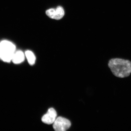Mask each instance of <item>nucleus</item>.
Returning <instances> with one entry per match:
<instances>
[{
    "label": "nucleus",
    "instance_id": "1",
    "mask_svg": "<svg viewBox=\"0 0 131 131\" xmlns=\"http://www.w3.org/2000/svg\"><path fill=\"white\" fill-rule=\"evenodd\" d=\"M108 66L114 76L123 78L129 77L131 74V61L124 58L116 57L111 59Z\"/></svg>",
    "mask_w": 131,
    "mask_h": 131
},
{
    "label": "nucleus",
    "instance_id": "2",
    "mask_svg": "<svg viewBox=\"0 0 131 131\" xmlns=\"http://www.w3.org/2000/svg\"><path fill=\"white\" fill-rule=\"evenodd\" d=\"M1 58L3 61L9 62L12 61L13 57L15 53L16 47L12 42L6 40L1 42Z\"/></svg>",
    "mask_w": 131,
    "mask_h": 131
},
{
    "label": "nucleus",
    "instance_id": "3",
    "mask_svg": "<svg viewBox=\"0 0 131 131\" xmlns=\"http://www.w3.org/2000/svg\"><path fill=\"white\" fill-rule=\"evenodd\" d=\"M71 123L68 119L61 117H57L53 123V128L56 131H65L71 126Z\"/></svg>",
    "mask_w": 131,
    "mask_h": 131
},
{
    "label": "nucleus",
    "instance_id": "4",
    "mask_svg": "<svg viewBox=\"0 0 131 131\" xmlns=\"http://www.w3.org/2000/svg\"><path fill=\"white\" fill-rule=\"evenodd\" d=\"M47 15L51 18L59 20L63 17L64 11L63 7L58 6L56 9H50L46 11Z\"/></svg>",
    "mask_w": 131,
    "mask_h": 131
},
{
    "label": "nucleus",
    "instance_id": "5",
    "mask_svg": "<svg viewBox=\"0 0 131 131\" xmlns=\"http://www.w3.org/2000/svg\"><path fill=\"white\" fill-rule=\"evenodd\" d=\"M56 111L53 108L49 109L47 113L42 118V121L44 123L51 124L53 123L57 118Z\"/></svg>",
    "mask_w": 131,
    "mask_h": 131
},
{
    "label": "nucleus",
    "instance_id": "6",
    "mask_svg": "<svg viewBox=\"0 0 131 131\" xmlns=\"http://www.w3.org/2000/svg\"><path fill=\"white\" fill-rule=\"evenodd\" d=\"M25 56L23 52L21 51L15 52L13 56L12 61L16 64L22 63L24 60Z\"/></svg>",
    "mask_w": 131,
    "mask_h": 131
},
{
    "label": "nucleus",
    "instance_id": "7",
    "mask_svg": "<svg viewBox=\"0 0 131 131\" xmlns=\"http://www.w3.org/2000/svg\"><path fill=\"white\" fill-rule=\"evenodd\" d=\"M25 56L29 64L34 65L36 61V57L34 53L30 50H27L25 52Z\"/></svg>",
    "mask_w": 131,
    "mask_h": 131
},
{
    "label": "nucleus",
    "instance_id": "8",
    "mask_svg": "<svg viewBox=\"0 0 131 131\" xmlns=\"http://www.w3.org/2000/svg\"><path fill=\"white\" fill-rule=\"evenodd\" d=\"M1 43L0 42V58L1 56Z\"/></svg>",
    "mask_w": 131,
    "mask_h": 131
}]
</instances>
